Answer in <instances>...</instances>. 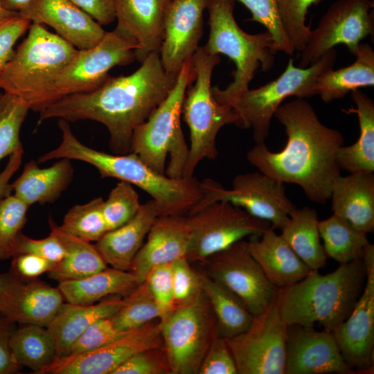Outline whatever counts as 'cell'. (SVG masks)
Listing matches in <instances>:
<instances>
[{
	"label": "cell",
	"instance_id": "cell-11",
	"mask_svg": "<svg viewBox=\"0 0 374 374\" xmlns=\"http://www.w3.org/2000/svg\"><path fill=\"white\" fill-rule=\"evenodd\" d=\"M189 231L186 258L204 262L209 256L244 238L260 237L270 224L228 202L210 203L185 215Z\"/></svg>",
	"mask_w": 374,
	"mask_h": 374
},
{
	"label": "cell",
	"instance_id": "cell-4",
	"mask_svg": "<svg viewBox=\"0 0 374 374\" xmlns=\"http://www.w3.org/2000/svg\"><path fill=\"white\" fill-rule=\"evenodd\" d=\"M365 282L362 259L339 264L327 274L311 269L299 282L278 289L280 315L287 326L314 327L318 323L332 332L352 312Z\"/></svg>",
	"mask_w": 374,
	"mask_h": 374
},
{
	"label": "cell",
	"instance_id": "cell-38",
	"mask_svg": "<svg viewBox=\"0 0 374 374\" xmlns=\"http://www.w3.org/2000/svg\"><path fill=\"white\" fill-rule=\"evenodd\" d=\"M160 317L159 308L145 281L125 295L121 307L112 317L116 328L122 332L139 328Z\"/></svg>",
	"mask_w": 374,
	"mask_h": 374
},
{
	"label": "cell",
	"instance_id": "cell-18",
	"mask_svg": "<svg viewBox=\"0 0 374 374\" xmlns=\"http://www.w3.org/2000/svg\"><path fill=\"white\" fill-rule=\"evenodd\" d=\"M63 303L57 287L11 271L0 273V315L10 322L46 327Z\"/></svg>",
	"mask_w": 374,
	"mask_h": 374
},
{
	"label": "cell",
	"instance_id": "cell-48",
	"mask_svg": "<svg viewBox=\"0 0 374 374\" xmlns=\"http://www.w3.org/2000/svg\"><path fill=\"white\" fill-rule=\"evenodd\" d=\"M164 320L175 310L170 263L158 265L150 270L145 280Z\"/></svg>",
	"mask_w": 374,
	"mask_h": 374
},
{
	"label": "cell",
	"instance_id": "cell-19",
	"mask_svg": "<svg viewBox=\"0 0 374 374\" xmlns=\"http://www.w3.org/2000/svg\"><path fill=\"white\" fill-rule=\"evenodd\" d=\"M356 374L344 361L332 332L287 326L285 374Z\"/></svg>",
	"mask_w": 374,
	"mask_h": 374
},
{
	"label": "cell",
	"instance_id": "cell-2",
	"mask_svg": "<svg viewBox=\"0 0 374 374\" xmlns=\"http://www.w3.org/2000/svg\"><path fill=\"white\" fill-rule=\"evenodd\" d=\"M274 116L285 127V146L274 152L265 143H256L247 153V161L276 180L299 186L310 201L326 204L340 175L337 154L344 136L323 125L305 98L283 103Z\"/></svg>",
	"mask_w": 374,
	"mask_h": 374
},
{
	"label": "cell",
	"instance_id": "cell-1",
	"mask_svg": "<svg viewBox=\"0 0 374 374\" xmlns=\"http://www.w3.org/2000/svg\"><path fill=\"white\" fill-rule=\"evenodd\" d=\"M128 75L112 77L98 89L62 97L45 107L38 124L50 118L67 122L90 120L104 125L109 148L116 154L130 152L134 129L165 100L177 76L168 74L159 53H153Z\"/></svg>",
	"mask_w": 374,
	"mask_h": 374
},
{
	"label": "cell",
	"instance_id": "cell-29",
	"mask_svg": "<svg viewBox=\"0 0 374 374\" xmlns=\"http://www.w3.org/2000/svg\"><path fill=\"white\" fill-rule=\"evenodd\" d=\"M74 170L71 160L59 159L51 166L40 168L37 161L26 163L21 174L11 183L14 195L29 206L55 202L71 184Z\"/></svg>",
	"mask_w": 374,
	"mask_h": 374
},
{
	"label": "cell",
	"instance_id": "cell-44",
	"mask_svg": "<svg viewBox=\"0 0 374 374\" xmlns=\"http://www.w3.org/2000/svg\"><path fill=\"white\" fill-rule=\"evenodd\" d=\"M236 1V0H235ZM251 13L250 21H256L266 28L274 39L276 51L292 56L295 49L290 43L281 24L276 0H238Z\"/></svg>",
	"mask_w": 374,
	"mask_h": 374
},
{
	"label": "cell",
	"instance_id": "cell-10",
	"mask_svg": "<svg viewBox=\"0 0 374 374\" xmlns=\"http://www.w3.org/2000/svg\"><path fill=\"white\" fill-rule=\"evenodd\" d=\"M161 322L163 347L171 374L198 373L204 357L215 336L216 321L204 295L177 307Z\"/></svg>",
	"mask_w": 374,
	"mask_h": 374
},
{
	"label": "cell",
	"instance_id": "cell-12",
	"mask_svg": "<svg viewBox=\"0 0 374 374\" xmlns=\"http://www.w3.org/2000/svg\"><path fill=\"white\" fill-rule=\"evenodd\" d=\"M200 184L202 197L188 214L214 202H228L280 230L296 208L286 195L285 184L260 171L236 175L231 189L211 179Z\"/></svg>",
	"mask_w": 374,
	"mask_h": 374
},
{
	"label": "cell",
	"instance_id": "cell-50",
	"mask_svg": "<svg viewBox=\"0 0 374 374\" xmlns=\"http://www.w3.org/2000/svg\"><path fill=\"white\" fill-rule=\"evenodd\" d=\"M21 253L36 255L56 264L64 257L65 249L52 233L46 238L35 240L21 232L17 238L12 256Z\"/></svg>",
	"mask_w": 374,
	"mask_h": 374
},
{
	"label": "cell",
	"instance_id": "cell-31",
	"mask_svg": "<svg viewBox=\"0 0 374 374\" xmlns=\"http://www.w3.org/2000/svg\"><path fill=\"white\" fill-rule=\"evenodd\" d=\"M355 61L349 66L327 69L317 78L316 95L324 103L344 98L347 93L374 86V51L367 43L358 46Z\"/></svg>",
	"mask_w": 374,
	"mask_h": 374
},
{
	"label": "cell",
	"instance_id": "cell-36",
	"mask_svg": "<svg viewBox=\"0 0 374 374\" xmlns=\"http://www.w3.org/2000/svg\"><path fill=\"white\" fill-rule=\"evenodd\" d=\"M319 229L327 258L339 264L362 259L364 249L369 243L366 233L334 213L319 221Z\"/></svg>",
	"mask_w": 374,
	"mask_h": 374
},
{
	"label": "cell",
	"instance_id": "cell-40",
	"mask_svg": "<svg viewBox=\"0 0 374 374\" xmlns=\"http://www.w3.org/2000/svg\"><path fill=\"white\" fill-rule=\"evenodd\" d=\"M29 110L22 98L0 93V161L23 149L20 130Z\"/></svg>",
	"mask_w": 374,
	"mask_h": 374
},
{
	"label": "cell",
	"instance_id": "cell-13",
	"mask_svg": "<svg viewBox=\"0 0 374 374\" xmlns=\"http://www.w3.org/2000/svg\"><path fill=\"white\" fill-rule=\"evenodd\" d=\"M287 330L277 291L267 308L253 315L246 331L226 339L238 374H285Z\"/></svg>",
	"mask_w": 374,
	"mask_h": 374
},
{
	"label": "cell",
	"instance_id": "cell-30",
	"mask_svg": "<svg viewBox=\"0 0 374 374\" xmlns=\"http://www.w3.org/2000/svg\"><path fill=\"white\" fill-rule=\"evenodd\" d=\"M355 107L343 112L357 114L359 135L353 144L339 148L337 162L340 169L350 173L374 172V103L366 93L357 89L350 92Z\"/></svg>",
	"mask_w": 374,
	"mask_h": 374
},
{
	"label": "cell",
	"instance_id": "cell-33",
	"mask_svg": "<svg viewBox=\"0 0 374 374\" xmlns=\"http://www.w3.org/2000/svg\"><path fill=\"white\" fill-rule=\"evenodd\" d=\"M48 224L51 233L58 238L65 249L64 257L48 272L50 278L58 282L78 279L107 267L95 244L65 232L51 217Z\"/></svg>",
	"mask_w": 374,
	"mask_h": 374
},
{
	"label": "cell",
	"instance_id": "cell-43",
	"mask_svg": "<svg viewBox=\"0 0 374 374\" xmlns=\"http://www.w3.org/2000/svg\"><path fill=\"white\" fill-rule=\"evenodd\" d=\"M141 205L139 196L132 185L120 181L103 204V214L108 231L127 222L135 215Z\"/></svg>",
	"mask_w": 374,
	"mask_h": 374
},
{
	"label": "cell",
	"instance_id": "cell-34",
	"mask_svg": "<svg viewBox=\"0 0 374 374\" xmlns=\"http://www.w3.org/2000/svg\"><path fill=\"white\" fill-rule=\"evenodd\" d=\"M319 222L315 209L296 208L280 234L301 260L315 270L323 268L328 258L321 242Z\"/></svg>",
	"mask_w": 374,
	"mask_h": 374
},
{
	"label": "cell",
	"instance_id": "cell-51",
	"mask_svg": "<svg viewBox=\"0 0 374 374\" xmlns=\"http://www.w3.org/2000/svg\"><path fill=\"white\" fill-rule=\"evenodd\" d=\"M30 24L29 19L19 14L0 22V73L11 60L17 41Z\"/></svg>",
	"mask_w": 374,
	"mask_h": 374
},
{
	"label": "cell",
	"instance_id": "cell-26",
	"mask_svg": "<svg viewBox=\"0 0 374 374\" xmlns=\"http://www.w3.org/2000/svg\"><path fill=\"white\" fill-rule=\"evenodd\" d=\"M245 244L268 280L278 289L299 282L311 270L271 227Z\"/></svg>",
	"mask_w": 374,
	"mask_h": 374
},
{
	"label": "cell",
	"instance_id": "cell-46",
	"mask_svg": "<svg viewBox=\"0 0 374 374\" xmlns=\"http://www.w3.org/2000/svg\"><path fill=\"white\" fill-rule=\"evenodd\" d=\"M175 308L195 299L202 292L197 271L194 270L186 257L170 263Z\"/></svg>",
	"mask_w": 374,
	"mask_h": 374
},
{
	"label": "cell",
	"instance_id": "cell-37",
	"mask_svg": "<svg viewBox=\"0 0 374 374\" xmlns=\"http://www.w3.org/2000/svg\"><path fill=\"white\" fill-rule=\"evenodd\" d=\"M12 353L21 367L39 373L57 357L55 343L46 327L23 324L15 328L10 339Z\"/></svg>",
	"mask_w": 374,
	"mask_h": 374
},
{
	"label": "cell",
	"instance_id": "cell-21",
	"mask_svg": "<svg viewBox=\"0 0 374 374\" xmlns=\"http://www.w3.org/2000/svg\"><path fill=\"white\" fill-rule=\"evenodd\" d=\"M365 271V285L352 312L332 332L344 361L359 374L374 371V268Z\"/></svg>",
	"mask_w": 374,
	"mask_h": 374
},
{
	"label": "cell",
	"instance_id": "cell-41",
	"mask_svg": "<svg viewBox=\"0 0 374 374\" xmlns=\"http://www.w3.org/2000/svg\"><path fill=\"white\" fill-rule=\"evenodd\" d=\"M28 208L14 194L0 199V260L12 257L17 238L27 220Z\"/></svg>",
	"mask_w": 374,
	"mask_h": 374
},
{
	"label": "cell",
	"instance_id": "cell-54",
	"mask_svg": "<svg viewBox=\"0 0 374 374\" xmlns=\"http://www.w3.org/2000/svg\"><path fill=\"white\" fill-rule=\"evenodd\" d=\"M89 14L101 26L112 23L115 19L114 0H70Z\"/></svg>",
	"mask_w": 374,
	"mask_h": 374
},
{
	"label": "cell",
	"instance_id": "cell-47",
	"mask_svg": "<svg viewBox=\"0 0 374 374\" xmlns=\"http://www.w3.org/2000/svg\"><path fill=\"white\" fill-rule=\"evenodd\" d=\"M163 346L140 351L121 364L112 374H169Z\"/></svg>",
	"mask_w": 374,
	"mask_h": 374
},
{
	"label": "cell",
	"instance_id": "cell-22",
	"mask_svg": "<svg viewBox=\"0 0 374 374\" xmlns=\"http://www.w3.org/2000/svg\"><path fill=\"white\" fill-rule=\"evenodd\" d=\"M19 14L31 23L51 26L78 50L94 47L106 33L98 22L70 0H33Z\"/></svg>",
	"mask_w": 374,
	"mask_h": 374
},
{
	"label": "cell",
	"instance_id": "cell-56",
	"mask_svg": "<svg viewBox=\"0 0 374 374\" xmlns=\"http://www.w3.org/2000/svg\"><path fill=\"white\" fill-rule=\"evenodd\" d=\"M33 0H1L3 8L12 12L19 13L25 9Z\"/></svg>",
	"mask_w": 374,
	"mask_h": 374
},
{
	"label": "cell",
	"instance_id": "cell-55",
	"mask_svg": "<svg viewBox=\"0 0 374 374\" xmlns=\"http://www.w3.org/2000/svg\"><path fill=\"white\" fill-rule=\"evenodd\" d=\"M23 153L22 149L10 154L6 167L0 172V199L11 194L12 188L10 181L21 163Z\"/></svg>",
	"mask_w": 374,
	"mask_h": 374
},
{
	"label": "cell",
	"instance_id": "cell-28",
	"mask_svg": "<svg viewBox=\"0 0 374 374\" xmlns=\"http://www.w3.org/2000/svg\"><path fill=\"white\" fill-rule=\"evenodd\" d=\"M123 302V299L114 295L90 305L63 303L46 327L55 343L57 357L66 356L87 328L100 319L113 317Z\"/></svg>",
	"mask_w": 374,
	"mask_h": 374
},
{
	"label": "cell",
	"instance_id": "cell-16",
	"mask_svg": "<svg viewBox=\"0 0 374 374\" xmlns=\"http://www.w3.org/2000/svg\"><path fill=\"white\" fill-rule=\"evenodd\" d=\"M204 262L206 274L236 295L253 315L263 312L278 291L243 240L213 254Z\"/></svg>",
	"mask_w": 374,
	"mask_h": 374
},
{
	"label": "cell",
	"instance_id": "cell-24",
	"mask_svg": "<svg viewBox=\"0 0 374 374\" xmlns=\"http://www.w3.org/2000/svg\"><path fill=\"white\" fill-rule=\"evenodd\" d=\"M189 231L185 215H160L154 222L130 268L138 283L154 267L186 257Z\"/></svg>",
	"mask_w": 374,
	"mask_h": 374
},
{
	"label": "cell",
	"instance_id": "cell-32",
	"mask_svg": "<svg viewBox=\"0 0 374 374\" xmlns=\"http://www.w3.org/2000/svg\"><path fill=\"white\" fill-rule=\"evenodd\" d=\"M57 288L64 300L75 304L90 305L110 296L127 294L138 285L130 271L114 267L86 277L58 282Z\"/></svg>",
	"mask_w": 374,
	"mask_h": 374
},
{
	"label": "cell",
	"instance_id": "cell-6",
	"mask_svg": "<svg viewBox=\"0 0 374 374\" xmlns=\"http://www.w3.org/2000/svg\"><path fill=\"white\" fill-rule=\"evenodd\" d=\"M235 0H208L209 35L204 48L214 54H224L235 64L233 81L224 89L212 87L220 103L231 105L249 89V84L260 66L270 71L276 51L268 31L258 34L244 32L236 23L233 10Z\"/></svg>",
	"mask_w": 374,
	"mask_h": 374
},
{
	"label": "cell",
	"instance_id": "cell-15",
	"mask_svg": "<svg viewBox=\"0 0 374 374\" xmlns=\"http://www.w3.org/2000/svg\"><path fill=\"white\" fill-rule=\"evenodd\" d=\"M373 0H337L327 10L317 27L301 51L299 66L305 68L317 62L338 44H344L355 55L358 46L373 36Z\"/></svg>",
	"mask_w": 374,
	"mask_h": 374
},
{
	"label": "cell",
	"instance_id": "cell-14",
	"mask_svg": "<svg viewBox=\"0 0 374 374\" xmlns=\"http://www.w3.org/2000/svg\"><path fill=\"white\" fill-rule=\"evenodd\" d=\"M136 42L114 28L106 32L94 47L78 50L62 71L54 83L51 99L92 91L110 77L109 71L116 66H125L136 60Z\"/></svg>",
	"mask_w": 374,
	"mask_h": 374
},
{
	"label": "cell",
	"instance_id": "cell-17",
	"mask_svg": "<svg viewBox=\"0 0 374 374\" xmlns=\"http://www.w3.org/2000/svg\"><path fill=\"white\" fill-rule=\"evenodd\" d=\"M161 346V322L154 320L94 350L57 357L39 374H112L134 354Z\"/></svg>",
	"mask_w": 374,
	"mask_h": 374
},
{
	"label": "cell",
	"instance_id": "cell-53",
	"mask_svg": "<svg viewBox=\"0 0 374 374\" xmlns=\"http://www.w3.org/2000/svg\"><path fill=\"white\" fill-rule=\"evenodd\" d=\"M15 324L0 315V374H15L22 368L17 362L10 344Z\"/></svg>",
	"mask_w": 374,
	"mask_h": 374
},
{
	"label": "cell",
	"instance_id": "cell-5",
	"mask_svg": "<svg viewBox=\"0 0 374 374\" xmlns=\"http://www.w3.org/2000/svg\"><path fill=\"white\" fill-rule=\"evenodd\" d=\"M78 49L44 25L31 23L26 37L0 73V90L40 112L51 103L55 80Z\"/></svg>",
	"mask_w": 374,
	"mask_h": 374
},
{
	"label": "cell",
	"instance_id": "cell-9",
	"mask_svg": "<svg viewBox=\"0 0 374 374\" xmlns=\"http://www.w3.org/2000/svg\"><path fill=\"white\" fill-rule=\"evenodd\" d=\"M337 53L332 48L317 62L305 68L296 66L290 57L284 71L275 80L253 89H248L231 106L240 117L241 128H251L256 143H265L272 117L283 101L291 96L310 98L315 94L317 78L333 68Z\"/></svg>",
	"mask_w": 374,
	"mask_h": 374
},
{
	"label": "cell",
	"instance_id": "cell-3",
	"mask_svg": "<svg viewBox=\"0 0 374 374\" xmlns=\"http://www.w3.org/2000/svg\"><path fill=\"white\" fill-rule=\"evenodd\" d=\"M60 144L40 155L37 162L62 158L84 161L94 166L102 177L127 181L149 194L156 202L160 215H186L202 197L200 181L191 178H172L146 165L129 152L111 154L84 145L73 134L69 122L59 119Z\"/></svg>",
	"mask_w": 374,
	"mask_h": 374
},
{
	"label": "cell",
	"instance_id": "cell-57",
	"mask_svg": "<svg viewBox=\"0 0 374 374\" xmlns=\"http://www.w3.org/2000/svg\"><path fill=\"white\" fill-rule=\"evenodd\" d=\"M17 15H19V13L12 12L3 8V7L1 6V0H0V22L7 19H9L10 17H12L14 16H16Z\"/></svg>",
	"mask_w": 374,
	"mask_h": 374
},
{
	"label": "cell",
	"instance_id": "cell-42",
	"mask_svg": "<svg viewBox=\"0 0 374 374\" xmlns=\"http://www.w3.org/2000/svg\"><path fill=\"white\" fill-rule=\"evenodd\" d=\"M321 0H276L284 30L295 50L302 51L308 43L311 27L305 24L308 8Z\"/></svg>",
	"mask_w": 374,
	"mask_h": 374
},
{
	"label": "cell",
	"instance_id": "cell-45",
	"mask_svg": "<svg viewBox=\"0 0 374 374\" xmlns=\"http://www.w3.org/2000/svg\"><path fill=\"white\" fill-rule=\"evenodd\" d=\"M126 332L120 331L116 328L112 317L100 319L82 333L73 344L66 355L94 350L117 339Z\"/></svg>",
	"mask_w": 374,
	"mask_h": 374
},
{
	"label": "cell",
	"instance_id": "cell-20",
	"mask_svg": "<svg viewBox=\"0 0 374 374\" xmlns=\"http://www.w3.org/2000/svg\"><path fill=\"white\" fill-rule=\"evenodd\" d=\"M208 0H170L163 24L159 52L163 69L177 76L199 47L204 33V11Z\"/></svg>",
	"mask_w": 374,
	"mask_h": 374
},
{
	"label": "cell",
	"instance_id": "cell-23",
	"mask_svg": "<svg viewBox=\"0 0 374 374\" xmlns=\"http://www.w3.org/2000/svg\"><path fill=\"white\" fill-rule=\"evenodd\" d=\"M170 1L114 0L115 28L136 42V60L140 63L150 54L160 52Z\"/></svg>",
	"mask_w": 374,
	"mask_h": 374
},
{
	"label": "cell",
	"instance_id": "cell-25",
	"mask_svg": "<svg viewBox=\"0 0 374 374\" xmlns=\"http://www.w3.org/2000/svg\"><path fill=\"white\" fill-rule=\"evenodd\" d=\"M158 216L156 202L151 199L141 204L137 213L127 222L106 232L95 244L106 263L112 267L129 271Z\"/></svg>",
	"mask_w": 374,
	"mask_h": 374
},
{
	"label": "cell",
	"instance_id": "cell-8",
	"mask_svg": "<svg viewBox=\"0 0 374 374\" xmlns=\"http://www.w3.org/2000/svg\"><path fill=\"white\" fill-rule=\"evenodd\" d=\"M193 62L195 78L184 98L181 114L190 130V145L183 177L191 178L203 159L213 160L217 155L216 137L226 125L239 127L240 117L231 105L220 103L215 98L211 87L213 71L220 62L218 54L199 46Z\"/></svg>",
	"mask_w": 374,
	"mask_h": 374
},
{
	"label": "cell",
	"instance_id": "cell-39",
	"mask_svg": "<svg viewBox=\"0 0 374 374\" xmlns=\"http://www.w3.org/2000/svg\"><path fill=\"white\" fill-rule=\"evenodd\" d=\"M104 199L99 197L72 206L59 225L65 232L88 242H97L108 231L103 214Z\"/></svg>",
	"mask_w": 374,
	"mask_h": 374
},
{
	"label": "cell",
	"instance_id": "cell-27",
	"mask_svg": "<svg viewBox=\"0 0 374 374\" xmlns=\"http://www.w3.org/2000/svg\"><path fill=\"white\" fill-rule=\"evenodd\" d=\"M330 199L334 214L366 233L374 231V174L339 175L333 181Z\"/></svg>",
	"mask_w": 374,
	"mask_h": 374
},
{
	"label": "cell",
	"instance_id": "cell-35",
	"mask_svg": "<svg viewBox=\"0 0 374 374\" xmlns=\"http://www.w3.org/2000/svg\"><path fill=\"white\" fill-rule=\"evenodd\" d=\"M198 273L202 291L207 298L215 318L218 336L230 339L246 331L253 315L241 300L206 274Z\"/></svg>",
	"mask_w": 374,
	"mask_h": 374
},
{
	"label": "cell",
	"instance_id": "cell-7",
	"mask_svg": "<svg viewBox=\"0 0 374 374\" xmlns=\"http://www.w3.org/2000/svg\"><path fill=\"white\" fill-rule=\"evenodd\" d=\"M195 78L192 59L182 66L165 100L134 129L131 139L130 152L154 171L172 178L183 177L188 157L180 118L186 91Z\"/></svg>",
	"mask_w": 374,
	"mask_h": 374
},
{
	"label": "cell",
	"instance_id": "cell-49",
	"mask_svg": "<svg viewBox=\"0 0 374 374\" xmlns=\"http://www.w3.org/2000/svg\"><path fill=\"white\" fill-rule=\"evenodd\" d=\"M199 374H238L226 339L215 336L198 370Z\"/></svg>",
	"mask_w": 374,
	"mask_h": 374
},
{
	"label": "cell",
	"instance_id": "cell-52",
	"mask_svg": "<svg viewBox=\"0 0 374 374\" xmlns=\"http://www.w3.org/2000/svg\"><path fill=\"white\" fill-rule=\"evenodd\" d=\"M10 270L24 278H36L48 273L54 263L40 256L30 253H21L12 257Z\"/></svg>",
	"mask_w": 374,
	"mask_h": 374
}]
</instances>
